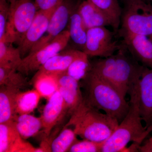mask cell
<instances>
[{
  "mask_svg": "<svg viewBox=\"0 0 152 152\" xmlns=\"http://www.w3.org/2000/svg\"><path fill=\"white\" fill-rule=\"evenodd\" d=\"M121 47L116 54L92 63L91 71L115 87L126 97L140 78L142 65L128 56Z\"/></svg>",
  "mask_w": 152,
  "mask_h": 152,
  "instance_id": "obj_1",
  "label": "cell"
},
{
  "mask_svg": "<svg viewBox=\"0 0 152 152\" xmlns=\"http://www.w3.org/2000/svg\"><path fill=\"white\" fill-rule=\"evenodd\" d=\"M81 82L85 91L84 98L87 103L121 123L129 108L126 97L113 85L91 71Z\"/></svg>",
  "mask_w": 152,
  "mask_h": 152,
  "instance_id": "obj_2",
  "label": "cell"
},
{
  "mask_svg": "<svg viewBox=\"0 0 152 152\" xmlns=\"http://www.w3.org/2000/svg\"><path fill=\"white\" fill-rule=\"evenodd\" d=\"M137 82L130 92L129 108L126 115L119 124L116 129L106 141L102 152H121L130 142L141 145L152 131L143 125L139 107Z\"/></svg>",
  "mask_w": 152,
  "mask_h": 152,
  "instance_id": "obj_3",
  "label": "cell"
},
{
  "mask_svg": "<svg viewBox=\"0 0 152 152\" xmlns=\"http://www.w3.org/2000/svg\"><path fill=\"white\" fill-rule=\"evenodd\" d=\"M119 124L116 119L93 107L84 100L71 115L65 127L72 126L77 136L83 139L104 142L110 137Z\"/></svg>",
  "mask_w": 152,
  "mask_h": 152,
  "instance_id": "obj_4",
  "label": "cell"
},
{
  "mask_svg": "<svg viewBox=\"0 0 152 152\" xmlns=\"http://www.w3.org/2000/svg\"><path fill=\"white\" fill-rule=\"evenodd\" d=\"M38 11L33 0H14L10 3L6 34L0 41L18 43L31 24Z\"/></svg>",
  "mask_w": 152,
  "mask_h": 152,
  "instance_id": "obj_5",
  "label": "cell"
},
{
  "mask_svg": "<svg viewBox=\"0 0 152 152\" xmlns=\"http://www.w3.org/2000/svg\"><path fill=\"white\" fill-rule=\"evenodd\" d=\"M121 31L152 36V4L142 0L126 3L122 15Z\"/></svg>",
  "mask_w": 152,
  "mask_h": 152,
  "instance_id": "obj_6",
  "label": "cell"
},
{
  "mask_svg": "<svg viewBox=\"0 0 152 152\" xmlns=\"http://www.w3.org/2000/svg\"><path fill=\"white\" fill-rule=\"evenodd\" d=\"M70 39L69 30H64L50 42L23 58L17 70L25 76L37 72L52 57L64 50Z\"/></svg>",
  "mask_w": 152,
  "mask_h": 152,
  "instance_id": "obj_7",
  "label": "cell"
},
{
  "mask_svg": "<svg viewBox=\"0 0 152 152\" xmlns=\"http://www.w3.org/2000/svg\"><path fill=\"white\" fill-rule=\"evenodd\" d=\"M114 34L106 27L88 29L86 41L83 51L89 57L110 56L121 48L114 40Z\"/></svg>",
  "mask_w": 152,
  "mask_h": 152,
  "instance_id": "obj_8",
  "label": "cell"
},
{
  "mask_svg": "<svg viewBox=\"0 0 152 152\" xmlns=\"http://www.w3.org/2000/svg\"><path fill=\"white\" fill-rule=\"evenodd\" d=\"M77 8V3L72 0H64L57 8L50 20L46 31L30 53L36 51L49 44L62 32L69 23L70 18Z\"/></svg>",
  "mask_w": 152,
  "mask_h": 152,
  "instance_id": "obj_9",
  "label": "cell"
},
{
  "mask_svg": "<svg viewBox=\"0 0 152 152\" xmlns=\"http://www.w3.org/2000/svg\"><path fill=\"white\" fill-rule=\"evenodd\" d=\"M56 9L37 11L31 24L18 42V48L23 58L29 53L34 46L44 35Z\"/></svg>",
  "mask_w": 152,
  "mask_h": 152,
  "instance_id": "obj_10",
  "label": "cell"
},
{
  "mask_svg": "<svg viewBox=\"0 0 152 152\" xmlns=\"http://www.w3.org/2000/svg\"><path fill=\"white\" fill-rule=\"evenodd\" d=\"M21 136L14 121L0 124V152H37Z\"/></svg>",
  "mask_w": 152,
  "mask_h": 152,
  "instance_id": "obj_11",
  "label": "cell"
},
{
  "mask_svg": "<svg viewBox=\"0 0 152 152\" xmlns=\"http://www.w3.org/2000/svg\"><path fill=\"white\" fill-rule=\"evenodd\" d=\"M68 113L66 105L57 90L49 98L41 116L45 140L50 137L52 130Z\"/></svg>",
  "mask_w": 152,
  "mask_h": 152,
  "instance_id": "obj_12",
  "label": "cell"
},
{
  "mask_svg": "<svg viewBox=\"0 0 152 152\" xmlns=\"http://www.w3.org/2000/svg\"><path fill=\"white\" fill-rule=\"evenodd\" d=\"M124 45L142 65L152 69V40L148 36L121 31Z\"/></svg>",
  "mask_w": 152,
  "mask_h": 152,
  "instance_id": "obj_13",
  "label": "cell"
},
{
  "mask_svg": "<svg viewBox=\"0 0 152 152\" xmlns=\"http://www.w3.org/2000/svg\"><path fill=\"white\" fill-rule=\"evenodd\" d=\"M137 85L140 113L148 129L152 126V69L142 65Z\"/></svg>",
  "mask_w": 152,
  "mask_h": 152,
  "instance_id": "obj_14",
  "label": "cell"
},
{
  "mask_svg": "<svg viewBox=\"0 0 152 152\" xmlns=\"http://www.w3.org/2000/svg\"><path fill=\"white\" fill-rule=\"evenodd\" d=\"M55 76L58 85V91L66 105L70 117L84 100L81 90L80 82L69 76L66 72Z\"/></svg>",
  "mask_w": 152,
  "mask_h": 152,
  "instance_id": "obj_15",
  "label": "cell"
},
{
  "mask_svg": "<svg viewBox=\"0 0 152 152\" xmlns=\"http://www.w3.org/2000/svg\"><path fill=\"white\" fill-rule=\"evenodd\" d=\"M82 51L77 49L63 50L41 66L34 77L41 75L55 76L66 72L71 64Z\"/></svg>",
  "mask_w": 152,
  "mask_h": 152,
  "instance_id": "obj_16",
  "label": "cell"
},
{
  "mask_svg": "<svg viewBox=\"0 0 152 152\" xmlns=\"http://www.w3.org/2000/svg\"><path fill=\"white\" fill-rule=\"evenodd\" d=\"M77 9L88 29L111 26L108 17L89 0L82 1Z\"/></svg>",
  "mask_w": 152,
  "mask_h": 152,
  "instance_id": "obj_17",
  "label": "cell"
},
{
  "mask_svg": "<svg viewBox=\"0 0 152 152\" xmlns=\"http://www.w3.org/2000/svg\"><path fill=\"white\" fill-rule=\"evenodd\" d=\"M21 90L0 86V124L13 121L15 113L16 99Z\"/></svg>",
  "mask_w": 152,
  "mask_h": 152,
  "instance_id": "obj_18",
  "label": "cell"
},
{
  "mask_svg": "<svg viewBox=\"0 0 152 152\" xmlns=\"http://www.w3.org/2000/svg\"><path fill=\"white\" fill-rule=\"evenodd\" d=\"M13 121L21 136L25 140L34 137L42 129L41 117H36L30 114L16 115Z\"/></svg>",
  "mask_w": 152,
  "mask_h": 152,
  "instance_id": "obj_19",
  "label": "cell"
},
{
  "mask_svg": "<svg viewBox=\"0 0 152 152\" xmlns=\"http://www.w3.org/2000/svg\"><path fill=\"white\" fill-rule=\"evenodd\" d=\"M77 8L70 18L68 30L71 39L83 51L86 41L88 29Z\"/></svg>",
  "mask_w": 152,
  "mask_h": 152,
  "instance_id": "obj_20",
  "label": "cell"
},
{
  "mask_svg": "<svg viewBox=\"0 0 152 152\" xmlns=\"http://www.w3.org/2000/svg\"><path fill=\"white\" fill-rule=\"evenodd\" d=\"M41 97V94L35 88L26 91H19L16 99V114L31 113L37 107Z\"/></svg>",
  "mask_w": 152,
  "mask_h": 152,
  "instance_id": "obj_21",
  "label": "cell"
},
{
  "mask_svg": "<svg viewBox=\"0 0 152 152\" xmlns=\"http://www.w3.org/2000/svg\"><path fill=\"white\" fill-rule=\"evenodd\" d=\"M105 14L110 19L115 32L118 31L121 24L123 11L118 0H89Z\"/></svg>",
  "mask_w": 152,
  "mask_h": 152,
  "instance_id": "obj_22",
  "label": "cell"
},
{
  "mask_svg": "<svg viewBox=\"0 0 152 152\" xmlns=\"http://www.w3.org/2000/svg\"><path fill=\"white\" fill-rule=\"evenodd\" d=\"M11 44L0 41V67L17 70L23 58L19 49Z\"/></svg>",
  "mask_w": 152,
  "mask_h": 152,
  "instance_id": "obj_23",
  "label": "cell"
},
{
  "mask_svg": "<svg viewBox=\"0 0 152 152\" xmlns=\"http://www.w3.org/2000/svg\"><path fill=\"white\" fill-rule=\"evenodd\" d=\"M26 76L15 69L0 67V86L23 89L30 86Z\"/></svg>",
  "mask_w": 152,
  "mask_h": 152,
  "instance_id": "obj_24",
  "label": "cell"
},
{
  "mask_svg": "<svg viewBox=\"0 0 152 152\" xmlns=\"http://www.w3.org/2000/svg\"><path fill=\"white\" fill-rule=\"evenodd\" d=\"M92 63L89 57L82 51L71 64L66 73L69 76L80 82L88 75L91 70Z\"/></svg>",
  "mask_w": 152,
  "mask_h": 152,
  "instance_id": "obj_25",
  "label": "cell"
},
{
  "mask_svg": "<svg viewBox=\"0 0 152 152\" xmlns=\"http://www.w3.org/2000/svg\"><path fill=\"white\" fill-rule=\"evenodd\" d=\"M73 129L64 127L61 132L50 144V152H68L72 145L77 140Z\"/></svg>",
  "mask_w": 152,
  "mask_h": 152,
  "instance_id": "obj_26",
  "label": "cell"
},
{
  "mask_svg": "<svg viewBox=\"0 0 152 152\" xmlns=\"http://www.w3.org/2000/svg\"><path fill=\"white\" fill-rule=\"evenodd\" d=\"M32 83L42 97L49 98L58 90V85L55 76L41 75L33 77Z\"/></svg>",
  "mask_w": 152,
  "mask_h": 152,
  "instance_id": "obj_27",
  "label": "cell"
},
{
  "mask_svg": "<svg viewBox=\"0 0 152 152\" xmlns=\"http://www.w3.org/2000/svg\"><path fill=\"white\" fill-rule=\"evenodd\" d=\"M104 142L93 141L83 139L77 140L72 145L68 152H102Z\"/></svg>",
  "mask_w": 152,
  "mask_h": 152,
  "instance_id": "obj_28",
  "label": "cell"
},
{
  "mask_svg": "<svg viewBox=\"0 0 152 152\" xmlns=\"http://www.w3.org/2000/svg\"><path fill=\"white\" fill-rule=\"evenodd\" d=\"M10 3L8 0H0V39L6 34L10 17Z\"/></svg>",
  "mask_w": 152,
  "mask_h": 152,
  "instance_id": "obj_29",
  "label": "cell"
},
{
  "mask_svg": "<svg viewBox=\"0 0 152 152\" xmlns=\"http://www.w3.org/2000/svg\"><path fill=\"white\" fill-rule=\"evenodd\" d=\"M64 0H35L38 10L49 11L56 9Z\"/></svg>",
  "mask_w": 152,
  "mask_h": 152,
  "instance_id": "obj_30",
  "label": "cell"
},
{
  "mask_svg": "<svg viewBox=\"0 0 152 152\" xmlns=\"http://www.w3.org/2000/svg\"><path fill=\"white\" fill-rule=\"evenodd\" d=\"M139 152H152V137L147 140L139 148Z\"/></svg>",
  "mask_w": 152,
  "mask_h": 152,
  "instance_id": "obj_31",
  "label": "cell"
},
{
  "mask_svg": "<svg viewBox=\"0 0 152 152\" xmlns=\"http://www.w3.org/2000/svg\"><path fill=\"white\" fill-rule=\"evenodd\" d=\"M125 3L131 2L135 1H138V0H124ZM143 1V0H142Z\"/></svg>",
  "mask_w": 152,
  "mask_h": 152,
  "instance_id": "obj_32",
  "label": "cell"
},
{
  "mask_svg": "<svg viewBox=\"0 0 152 152\" xmlns=\"http://www.w3.org/2000/svg\"><path fill=\"white\" fill-rule=\"evenodd\" d=\"M144 1L147 2H151L150 0H143Z\"/></svg>",
  "mask_w": 152,
  "mask_h": 152,
  "instance_id": "obj_33",
  "label": "cell"
},
{
  "mask_svg": "<svg viewBox=\"0 0 152 152\" xmlns=\"http://www.w3.org/2000/svg\"><path fill=\"white\" fill-rule=\"evenodd\" d=\"M8 1H9V2H10V3L12 2L13 1H14V0H8Z\"/></svg>",
  "mask_w": 152,
  "mask_h": 152,
  "instance_id": "obj_34",
  "label": "cell"
},
{
  "mask_svg": "<svg viewBox=\"0 0 152 152\" xmlns=\"http://www.w3.org/2000/svg\"><path fill=\"white\" fill-rule=\"evenodd\" d=\"M81 2V0H78L77 1V3H80Z\"/></svg>",
  "mask_w": 152,
  "mask_h": 152,
  "instance_id": "obj_35",
  "label": "cell"
},
{
  "mask_svg": "<svg viewBox=\"0 0 152 152\" xmlns=\"http://www.w3.org/2000/svg\"><path fill=\"white\" fill-rule=\"evenodd\" d=\"M149 37L151 38V39L152 40V36H151V37Z\"/></svg>",
  "mask_w": 152,
  "mask_h": 152,
  "instance_id": "obj_36",
  "label": "cell"
},
{
  "mask_svg": "<svg viewBox=\"0 0 152 152\" xmlns=\"http://www.w3.org/2000/svg\"><path fill=\"white\" fill-rule=\"evenodd\" d=\"M150 1H151V2L152 3V0H150Z\"/></svg>",
  "mask_w": 152,
  "mask_h": 152,
  "instance_id": "obj_37",
  "label": "cell"
}]
</instances>
